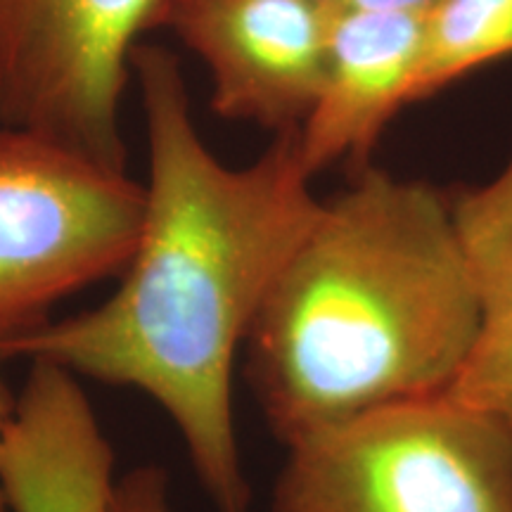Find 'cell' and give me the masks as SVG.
Listing matches in <instances>:
<instances>
[{"instance_id":"cell-1","label":"cell","mask_w":512,"mask_h":512,"mask_svg":"<svg viewBox=\"0 0 512 512\" xmlns=\"http://www.w3.org/2000/svg\"><path fill=\"white\" fill-rule=\"evenodd\" d=\"M147 140L143 230L107 302L43 323L0 351L79 380L138 389L174 422L216 512H252L233 411V370L268 290L320 204L299 128L247 166L200 136L181 62L140 43L131 57Z\"/></svg>"},{"instance_id":"cell-2","label":"cell","mask_w":512,"mask_h":512,"mask_svg":"<svg viewBox=\"0 0 512 512\" xmlns=\"http://www.w3.org/2000/svg\"><path fill=\"white\" fill-rule=\"evenodd\" d=\"M477 335L451 192L377 166L320 211L242 344L285 448L380 408L448 396Z\"/></svg>"},{"instance_id":"cell-3","label":"cell","mask_w":512,"mask_h":512,"mask_svg":"<svg viewBox=\"0 0 512 512\" xmlns=\"http://www.w3.org/2000/svg\"><path fill=\"white\" fill-rule=\"evenodd\" d=\"M268 512H512V439L453 396L287 446Z\"/></svg>"},{"instance_id":"cell-4","label":"cell","mask_w":512,"mask_h":512,"mask_svg":"<svg viewBox=\"0 0 512 512\" xmlns=\"http://www.w3.org/2000/svg\"><path fill=\"white\" fill-rule=\"evenodd\" d=\"M143 219L145 183L128 169L0 126V351L64 299L121 278Z\"/></svg>"},{"instance_id":"cell-5","label":"cell","mask_w":512,"mask_h":512,"mask_svg":"<svg viewBox=\"0 0 512 512\" xmlns=\"http://www.w3.org/2000/svg\"><path fill=\"white\" fill-rule=\"evenodd\" d=\"M162 0H0V126L128 169L121 100Z\"/></svg>"},{"instance_id":"cell-6","label":"cell","mask_w":512,"mask_h":512,"mask_svg":"<svg viewBox=\"0 0 512 512\" xmlns=\"http://www.w3.org/2000/svg\"><path fill=\"white\" fill-rule=\"evenodd\" d=\"M332 12L318 0H162L155 31L174 34L204 64L221 119L278 136L316 105Z\"/></svg>"},{"instance_id":"cell-7","label":"cell","mask_w":512,"mask_h":512,"mask_svg":"<svg viewBox=\"0 0 512 512\" xmlns=\"http://www.w3.org/2000/svg\"><path fill=\"white\" fill-rule=\"evenodd\" d=\"M425 15L420 12H332L328 57L316 105L299 126V150L313 176L339 162L356 169L399 110L411 105Z\"/></svg>"},{"instance_id":"cell-8","label":"cell","mask_w":512,"mask_h":512,"mask_svg":"<svg viewBox=\"0 0 512 512\" xmlns=\"http://www.w3.org/2000/svg\"><path fill=\"white\" fill-rule=\"evenodd\" d=\"M451 207L477 299V335L448 396L512 439V155L491 181L453 190Z\"/></svg>"},{"instance_id":"cell-9","label":"cell","mask_w":512,"mask_h":512,"mask_svg":"<svg viewBox=\"0 0 512 512\" xmlns=\"http://www.w3.org/2000/svg\"><path fill=\"white\" fill-rule=\"evenodd\" d=\"M512 55V0H437L425 12V43L411 102Z\"/></svg>"},{"instance_id":"cell-10","label":"cell","mask_w":512,"mask_h":512,"mask_svg":"<svg viewBox=\"0 0 512 512\" xmlns=\"http://www.w3.org/2000/svg\"><path fill=\"white\" fill-rule=\"evenodd\" d=\"M107 512H174L166 472L157 465L126 472L114 482Z\"/></svg>"},{"instance_id":"cell-11","label":"cell","mask_w":512,"mask_h":512,"mask_svg":"<svg viewBox=\"0 0 512 512\" xmlns=\"http://www.w3.org/2000/svg\"><path fill=\"white\" fill-rule=\"evenodd\" d=\"M3 366V361H0ZM17 413V396L12 394L10 384L5 382L3 370H0V512H15L10 505L8 489H5V477H3V458H5V444H8L10 425L15 420Z\"/></svg>"},{"instance_id":"cell-12","label":"cell","mask_w":512,"mask_h":512,"mask_svg":"<svg viewBox=\"0 0 512 512\" xmlns=\"http://www.w3.org/2000/svg\"><path fill=\"white\" fill-rule=\"evenodd\" d=\"M437 0H342L339 5L356 10H384V12H420L425 15Z\"/></svg>"},{"instance_id":"cell-13","label":"cell","mask_w":512,"mask_h":512,"mask_svg":"<svg viewBox=\"0 0 512 512\" xmlns=\"http://www.w3.org/2000/svg\"><path fill=\"white\" fill-rule=\"evenodd\" d=\"M318 3H323V5H332V8H337V5L342 3V0H318Z\"/></svg>"}]
</instances>
